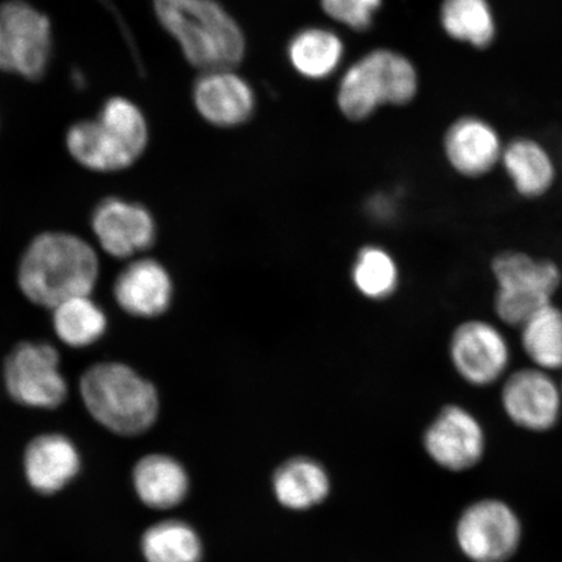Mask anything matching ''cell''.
Segmentation results:
<instances>
[{"mask_svg": "<svg viewBox=\"0 0 562 562\" xmlns=\"http://www.w3.org/2000/svg\"><path fill=\"white\" fill-rule=\"evenodd\" d=\"M100 277V259L91 245L67 232L34 237L21 256L18 284L34 305L50 308L90 296Z\"/></svg>", "mask_w": 562, "mask_h": 562, "instance_id": "cell-1", "label": "cell"}, {"mask_svg": "<svg viewBox=\"0 0 562 562\" xmlns=\"http://www.w3.org/2000/svg\"><path fill=\"white\" fill-rule=\"evenodd\" d=\"M154 4L160 24L202 72L235 69L244 60L241 26L216 0H154Z\"/></svg>", "mask_w": 562, "mask_h": 562, "instance_id": "cell-2", "label": "cell"}, {"mask_svg": "<svg viewBox=\"0 0 562 562\" xmlns=\"http://www.w3.org/2000/svg\"><path fill=\"white\" fill-rule=\"evenodd\" d=\"M80 393L91 417L122 437L144 434L157 420L156 386L128 364H93L81 376Z\"/></svg>", "mask_w": 562, "mask_h": 562, "instance_id": "cell-3", "label": "cell"}, {"mask_svg": "<svg viewBox=\"0 0 562 562\" xmlns=\"http://www.w3.org/2000/svg\"><path fill=\"white\" fill-rule=\"evenodd\" d=\"M419 91L417 67L406 55L375 48L342 74L336 90L337 109L350 122H363L383 105H406Z\"/></svg>", "mask_w": 562, "mask_h": 562, "instance_id": "cell-4", "label": "cell"}, {"mask_svg": "<svg viewBox=\"0 0 562 562\" xmlns=\"http://www.w3.org/2000/svg\"><path fill=\"white\" fill-rule=\"evenodd\" d=\"M147 124L143 112L125 98H111L93 121L77 123L69 130L70 156L88 170L116 172L125 170L143 156Z\"/></svg>", "mask_w": 562, "mask_h": 562, "instance_id": "cell-5", "label": "cell"}, {"mask_svg": "<svg viewBox=\"0 0 562 562\" xmlns=\"http://www.w3.org/2000/svg\"><path fill=\"white\" fill-rule=\"evenodd\" d=\"M490 267L496 284V318L512 328H521L552 304L562 286V269L558 262L526 251L497 252Z\"/></svg>", "mask_w": 562, "mask_h": 562, "instance_id": "cell-6", "label": "cell"}, {"mask_svg": "<svg viewBox=\"0 0 562 562\" xmlns=\"http://www.w3.org/2000/svg\"><path fill=\"white\" fill-rule=\"evenodd\" d=\"M3 381L13 402L35 409H55L68 396L59 351L50 342L23 341L13 347L4 361Z\"/></svg>", "mask_w": 562, "mask_h": 562, "instance_id": "cell-7", "label": "cell"}, {"mask_svg": "<svg viewBox=\"0 0 562 562\" xmlns=\"http://www.w3.org/2000/svg\"><path fill=\"white\" fill-rule=\"evenodd\" d=\"M448 360L463 382L487 389L507 378L513 353L501 327L472 318L459 323L449 336Z\"/></svg>", "mask_w": 562, "mask_h": 562, "instance_id": "cell-8", "label": "cell"}, {"mask_svg": "<svg viewBox=\"0 0 562 562\" xmlns=\"http://www.w3.org/2000/svg\"><path fill=\"white\" fill-rule=\"evenodd\" d=\"M52 50V25L44 13L21 0L0 5V69L38 80Z\"/></svg>", "mask_w": 562, "mask_h": 562, "instance_id": "cell-9", "label": "cell"}, {"mask_svg": "<svg viewBox=\"0 0 562 562\" xmlns=\"http://www.w3.org/2000/svg\"><path fill=\"white\" fill-rule=\"evenodd\" d=\"M521 539L522 526L516 513L495 498L469 505L456 526L457 544L473 562H507Z\"/></svg>", "mask_w": 562, "mask_h": 562, "instance_id": "cell-10", "label": "cell"}, {"mask_svg": "<svg viewBox=\"0 0 562 562\" xmlns=\"http://www.w3.org/2000/svg\"><path fill=\"white\" fill-rule=\"evenodd\" d=\"M422 440L427 456L441 469L454 473L476 467L486 449V434L480 419L457 404L441 407Z\"/></svg>", "mask_w": 562, "mask_h": 562, "instance_id": "cell-11", "label": "cell"}, {"mask_svg": "<svg viewBox=\"0 0 562 562\" xmlns=\"http://www.w3.org/2000/svg\"><path fill=\"white\" fill-rule=\"evenodd\" d=\"M502 405L516 426L532 432L550 431L561 417V385L552 372L530 364L510 371L504 379Z\"/></svg>", "mask_w": 562, "mask_h": 562, "instance_id": "cell-12", "label": "cell"}, {"mask_svg": "<svg viewBox=\"0 0 562 562\" xmlns=\"http://www.w3.org/2000/svg\"><path fill=\"white\" fill-rule=\"evenodd\" d=\"M90 223L98 244L114 258L135 257L156 243L157 226L150 211L119 196L98 203Z\"/></svg>", "mask_w": 562, "mask_h": 562, "instance_id": "cell-13", "label": "cell"}, {"mask_svg": "<svg viewBox=\"0 0 562 562\" xmlns=\"http://www.w3.org/2000/svg\"><path fill=\"white\" fill-rule=\"evenodd\" d=\"M504 146L494 126L477 116L457 119L442 137L447 164L465 179H482L501 166Z\"/></svg>", "mask_w": 562, "mask_h": 562, "instance_id": "cell-14", "label": "cell"}, {"mask_svg": "<svg viewBox=\"0 0 562 562\" xmlns=\"http://www.w3.org/2000/svg\"><path fill=\"white\" fill-rule=\"evenodd\" d=\"M193 101L199 114L220 128L248 123L257 108L255 89L235 69L202 72L194 83Z\"/></svg>", "mask_w": 562, "mask_h": 562, "instance_id": "cell-15", "label": "cell"}, {"mask_svg": "<svg viewBox=\"0 0 562 562\" xmlns=\"http://www.w3.org/2000/svg\"><path fill=\"white\" fill-rule=\"evenodd\" d=\"M173 284L165 266L151 258L135 259L114 283V297L126 314L151 319L170 307Z\"/></svg>", "mask_w": 562, "mask_h": 562, "instance_id": "cell-16", "label": "cell"}, {"mask_svg": "<svg viewBox=\"0 0 562 562\" xmlns=\"http://www.w3.org/2000/svg\"><path fill=\"white\" fill-rule=\"evenodd\" d=\"M272 494L281 507L306 512L319 507L331 494V476L318 460L307 456L291 457L272 474Z\"/></svg>", "mask_w": 562, "mask_h": 562, "instance_id": "cell-17", "label": "cell"}, {"mask_svg": "<svg viewBox=\"0 0 562 562\" xmlns=\"http://www.w3.org/2000/svg\"><path fill=\"white\" fill-rule=\"evenodd\" d=\"M515 192L524 200H540L557 184V164L546 147L527 137L505 144L502 165Z\"/></svg>", "mask_w": 562, "mask_h": 562, "instance_id": "cell-18", "label": "cell"}, {"mask_svg": "<svg viewBox=\"0 0 562 562\" xmlns=\"http://www.w3.org/2000/svg\"><path fill=\"white\" fill-rule=\"evenodd\" d=\"M24 465L31 486L50 495L65 488L79 473L80 456L74 442L63 435H42L27 446Z\"/></svg>", "mask_w": 562, "mask_h": 562, "instance_id": "cell-19", "label": "cell"}, {"mask_svg": "<svg viewBox=\"0 0 562 562\" xmlns=\"http://www.w3.org/2000/svg\"><path fill=\"white\" fill-rule=\"evenodd\" d=\"M286 59L302 79L323 81L340 69L346 44L326 26H306L294 33L286 45Z\"/></svg>", "mask_w": 562, "mask_h": 562, "instance_id": "cell-20", "label": "cell"}, {"mask_svg": "<svg viewBox=\"0 0 562 562\" xmlns=\"http://www.w3.org/2000/svg\"><path fill=\"white\" fill-rule=\"evenodd\" d=\"M135 487L147 507L170 509L184 501L189 480L184 468L171 457L153 454L137 463Z\"/></svg>", "mask_w": 562, "mask_h": 562, "instance_id": "cell-21", "label": "cell"}, {"mask_svg": "<svg viewBox=\"0 0 562 562\" xmlns=\"http://www.w3.org/2000/svg\"><path fill=\"white\" fill-rule=\"evenodd\" d=\"M350 281L364 300L384 302L398 291L402 270L389 249L368 244L356 252L350 267Z\"/></svg>", "mask_w": 562, "mask_h": 562, "instance_id": "cell-22", "label": "cell"}, {"mask_svg": "<svg viewBox=\"0 0 562 562\" xmlns=\"http://www.w3.org/2000/svg\"><path fill=\"white\" fill-rule=\"evenodd\" d=\"M448 37L474 48H486L496 37V19L488 0H442L439 10Z\"/></svg>", "mask_w": 562, "mask_h": 562, "instance_id": "cell-23", "label": "cell"}, {"mask_svg": "<svg viewBox=\"0 0 562 562\" xmlns=\"http://www.w3.org/2000/svg\"><path fill=\"white\" fill-rule=\"evenodd\" d=\"M108 326V315L90 296L74 297L53 308L54 331L70 348L94 346Z\"/></svg>", "mask_w": 562, "mask_h": 562, "instance_id": "cell-24", "label": "cell"}, {"mask_svg": "<svg viewBox=\"0 0 562 562\" xmlns=\"http://www.w3.org/2000/svg\"><path fill=\"white\" fill-rule=\"evenodd\" d=\"M519 340L531 367L548 372L562 371V308L554 304L519 328Z\"/></svg>", "mask_w": 562, "mask_h": 562, "instance_id": "cell-25", "label": "cell"}, {"mask_svg": "<svg viewBox=\"0 0 562 562\" xmlns=\"http://www.w3.org/2000/svg\"><path fill=\"white\" fill-rule=\"evenodd\" d=\"M147 562H201V539L191 526L166 521L150 527L143 538Z\"/></svg>", "mask_w": 562, "mask_h": 562, "instance_id": "cell-26", "label": "cell"}, {"mask_svg": "<svg viewBox=\"0 0 562 562\" xmlns=\"http://www.w3.org/2000/svg\"><path fill=\"white\" fill-rule=\"evenodd\" d=\"M322 11L339 23L356 32H368L374 25L383 0H319Z\"/></svg>", "mask_w": 562, "mask_h": 562, "instance_id": "cell-27", "label": "cell"}, {"mask_svg": "<svg viewBox=\"0 0 562 562\" xmlns=\"http://www.w3.org/2000/svg\"><path fill=\"white\" fill-rule=\"evenodd\" d=\"M560 385H561V392H562V381H561Z\"/></svg>", "mask_w": 562, "mask_h": 562, "instance_id": "cell-28", "label": "cell"}]
</instances>
